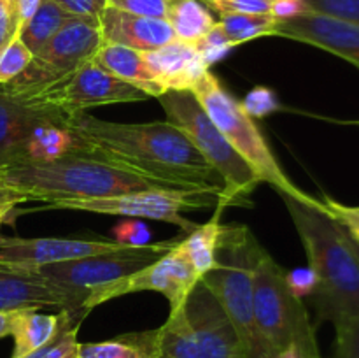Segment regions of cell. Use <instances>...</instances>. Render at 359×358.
<instances>
[{
  "label": "cell",
  "mask_w": 359,
  "mask_h": 358,
  "mask_svg": "<svg viewBox=\"0 0 359 358\" xmlns=\"http://www.w3.org/2000/svg\"><path fill=\"white\" fill-rule=\"evenodd\" d=\"M72 150L140 172L168 188L223 190L212 165L168 121L116 123L88 112L67 116Z\"/></svg>",
  "instance_id": "1"
},
{
  "label": "cell",
  "mask_w": 359,
  "mask_h": 358,
  "mask_svg": "<svg viewBox=\"0 0 359 358\" xmlns=\"http://www.w3.org/2000/svg\"><path fill=\"white\" fill-rule=\"evenodd\" d=\"M304 244L318 286L311 295L319 323L359 316V258L347 232L325 209L280 195Z\"/></svg>",
  "instance_id": "2"
},
{
  "label": "cell",
  "mask_w": 359,
  "mask_h": 358,
  "mask_svg": "<svg viewBox=\"0 0 359 358\" xmlns=\"http://www.w3.org/2000/svg\"><path fill=\"white\" fill-rule=\"evenodd\" d=\"M4 179L27 195L28 202L42 204L56 199H97L135 190L168 188L140 172L77 150L48 160L4 167Z\"/></svg>",
  "instance_id": "3"
},
{
  "label": "cell",
  "mask_w": 359,
  "mask_h": 358,
  "mask_svg": "<svg viewBox=\"0 0 359 358\" xmlns=\"http://www.w3.org/2000/svg\"><path fill=\"white\" fill-rule=\"evenodd\" d=\"M259 242L248 227L221 225L216 263L200 277L233 323L249 358H270L255 321L252 277Z\"/></svg>",
  "instance_id": "4"
},
{
  "label": "cell",
  "mask_w": 359,
  "mask_h": 358,
  "mask_svg": "<svg viewBox=\"0 0 359 358\" xmlns=\"http://www.w3.org/2000/svg\"><path fill=\"white\" fill-rule=\"evenodd\" d=\"M156 358H249L212 291L198 281L156 329Z\"/></svg>",
  "instance_id": "5"
},
{
  "label": "cell",
  "mask_w": 359,
  "mask_h": 358,
  "mask_svg": "<svg viewBox=\"0 0 359 358\" xmlns=\"http://www.w3.org/2000/svg\"><path fill=\"white\" fill-rule=\"evenodd\" d=\"M286 272L265 248H259L252 277V307L259 337L270 358L294 346L304 358H323L316 329L304 300L286 284Z\"/></svg>",
  "instance_id": "6"
},
{
  "label": "cell",
  "mask_w": 359,
  "mask_h": 358,
  "mask_svg": "<svg viewBox=\"0 0 359 358\" xmlns=\"http://www.w3.org/2000/svg\"><path fill=\"white\" fill-rule=\"evenodd\" d=\"M158 100L165 109L167 121L181 130L219 174L223 181V195L216 209L223 211L228 206H251L252 192L262 181L207 116L195 93L188 90H168L160 95Z\"/></svg>",
  "instance_id": "7"
},
{
  "label": "cell",
  "mask_w": 359,
  "mask_h": 358,
  "mask_svg": "<svg viewBox=\"0 0 359 358\" xmlns=\"http://www.w3.org/2000/svg\"><path fill=\"white\" fill-rule=\"evenodd\" d=\"M191 91L198 98L200 105L207 112V116L212 119L214 125L226 137L231 147L256 172L259 181L269 183L270 186L277 190L279 195H287L291 199L307 204V206L325 209L321 199H316V197L302 192L287 178L286 172L280 168L277 158L273 157L263 133L259 132L255 119L244 111L237 98H233L224 90L221 81L210 70L198 81V84Z\"/></svg>",
  "instance_id": "8"
},
{
  "label": "cell",
  "mask_w": 359,
  "mask_h": 358,
  "mask_svg": "<svg viewBox=\"0 0 359 358\" xmlns=\"http://www.w3.org/2000/svg\"><path fill=\"white\" fill-rule=\"evenodd\" d=\"M182 239L184 235L142 246L123 244L112 251L41 267L39 272L67 295L70 302V316L83 321L86 318L83 304L91 291L151 265L175 248Z\"/></svg>",
  "instance_id": "9"
},
{
  "label": "cell",
  "mask_w": 359,
  "mask_h": 358,
  "mask_svg": "<svg viewBox=\"0 0 359 358\" xmlns=\"http://www.w3.org/2000/svg\"><path fill=\"white\" fill-rule=\"evenodd\" d=\"M223 190H182V188H146L97 199H56L44 204L42 209L86 211L97 214H114L125 218H147L177 225L184 234L196 227L186 220L184 213L202 211L217 206Z\"/></svg>",
  "instance_id": "10"
},
{
  "label": "cell",
  "mask_w": 359,
  "mask_h": 358,
  "mask_svg": "<svg viewBox=\"0 0 359 358\" xmlns=\"http://www.w3.org/2000/svg\"><path fill=\"white\" fill-rule=\"evenodd\" d=\"M65 119L62 112L23 104L0 88V167L67 153Z\"/></svg>",
  "instance_id": "11"
},
{
  "label": "cell",
  "mask_w": 359,
  "mask_h": 358,
  "mask_svg": "<svg viewBox=\"0 0 359 358\" xmlns=\"http://www.w3.org/2000/svg\"><path fill=\"white\" fill-rule=\"evenodd\" d=\"M104 44L100 21L72 16L32 58L30 65L6 84L9 95H27L48 86L93 60Z\"/></svg>",
  "instance_id": "12"
},
{
  "label": "cell",
  "mask_w": 359,
  "mask_h": 358,
  "mask_svg": "<svg viewBox=\"0 0 359 358\" xmlns=\"http://www.w3.org/2000/svg\"><path fill=\"white\" fill-rule=\"evenodd\" d=\"M11 97L23 104L51 109L65 116L86 112L88 109L100 107V105L126 104V102H140L149 98L139 88L102 69L95 60H90L69 76L41 90L27 95H11Z\"/></svg>",
  "instance_id": "13"
},
{
  "label": "cell",
  "mask_w": 359,
  "mask_h": 358,
  "mask_svg": "<svg viewBox=\"0 0 359 358\" xmlns=\"http://www.w3.org/2000/svg\"><path fill=\"white\" fill-rule=\"evenodd\" d=\"M181 242L151 265L91 291L83 304L84 314L88 316L104 302L137 291H158L165 295L170 304V311L182 305L189 291L200 281V276L181 248Z\"/></svg>",
  "instance_id": "14"
},
{
  "label": "cell",
  "mask_w": 359,
  "mask_h": 358,
  "mask_svg": "<svg viewBox=\"0 0 359 358\" xmlns=\"http://www.w3.org/2000/svg\"><path fill=\"white\" fill-rule=\"evenodd\" d=\"M112 239H60V237H2L0 263L23 269H41L53 263L86 258L98 253L118 249Z\"/></svg>",
  "instance_id": "15"
},
{
  "label": "cell",
  "mask_w": 359,
  "mask_h": 358,
  "mask_svg": "<svg viewBox=\"0 0 359 358\" xmlns=\"http://www.w3.org/2000/svg\"><path fill=\"white\" fill-rule=\"evenodd\" d=\"M272 35L314 46L347 60L359 69V25L316 11H305L300 16L277 21Z\"/></svg>",
  "instance_id": "16"
},
{
  "label": "cell",
  "mask_w": 359,
  "mask_h": 358,
  "mask_svg": "<svg viewBox=\"0 0 359 358\" xmlns=\"http://www.w3.org/2000/svg\"><path fill=\"white\" fill-rule=\"evenodd\" d=\"M58 309L70 311V302L60 288L49 283L39 269L0 263V311Z\"/></svg>",
  "instance_id": "17"
},
{
  "label": "cell",
  "mask_w": 359,
  "mask_h": 358,
  "mask_svg": "<svg viewBox=\"0 0 359 358\" xmlns=\"http://www.w3.org/2000/svg\"><path fill=\"white\" fill-rule=\"evenodd\" d=\"M98 21L104 42L125 46L140 53L153 51L175 39L168 20L161 18L139 16L114 7H105Z\"/></svg>",
  "instance_id": "18"
},
{
  "label": "cell",
  "mask_w": 359,
  "mask_h": 358,
  "mask_svg": "<svg viewBox=\"0 0 359 358\" xmlns=\"http://www.w3.org/2000/svg\"><path fill=\"white\" fill-rule=\"evenodd\" d=\"M147 67L158 83L168 90H188L198 84V81L209 72L203 63L196 44L174 39L168 44L153 51L142 53Z\"/></svg>",
  "instance_id": "19"
},
{
  "label": "cell",
  "mask_w": 359,
  "mask_h": 358,
  "mask_svg": "<svg viewBox=\"0 0 359 358\" xmlns=\"http://www.w3.org/2000/svg\"><path fill=\"white\" fill-rule=\"evenodd\" d=\"M93 60L102 69L114 74L116 77L123 79L125 83L139 88L149 98H158L160 95L165 93V88L153 76V72L149 70L146 60H144V55L140 51L125 48V46L104 42L97 51V55L93 56Z\"/></svg>",
  "instance_id": "20"
},
{
  "label": "cell",
  "mask_w": 359,
  "mask_h": 358,
  "mask_svg": "<svg viewBox=\"0 0 359 358\" xmlns=\"http://www.w3.org/2000/svg\"><path fill=\"white\" fill-rule=\"evenodd\" d=\"M62 323V311L56 314H44L39 309H21L14 312L11 336L14 339V351L11 358H21L30 351L44 346L53 339Z\"/></svg>",
  "instance_id": "21"
},
{
  "label": "cell",
  "mask_w": 359,
  "mask_h": 358,
  "mask_svg": "<svg viewBox=\"0 0 359 358\" xmlns=\"http://www.w3.org/2000/svg\"><path fill=\"white\" fill-rule=\"evenodd\" d=\"M77 358H156V330L123 333L100 343H83Z\"/></svg>",
  "instance_id": "22"
},
{
  "label": "cell",
  "mask_w": 359,
  "mask_h": 358,
  "mask_svg": "<svg viewBox=\"0 0 359 358\" xmlns=\"http://www.w3.org/2000/svg\"><path fill=\"white\" fill-rule=\"evenodd\" d=\"M167 20L175 39L191 44H196L200 39L205 37L217 23L202 0H181L172 4Z\"/></svg>",
  "instance_id": "23"
},
{
  "label": "cell",
  "mask_w": 359,
  "mask_h": 358,
  "mask_svg": "<svg viewBox=\"0 0 359 358\" xmlns=\"http://www.w3.org/2000/svg\"><path fill=\"white\" fill-rule=\"evenodd\" d=\"M219 214L221 209H216L212 220L203 225H196L181 242V248L184 249L186 256L200 277L209 272L216 263V249L219 242L221 225H223L219 221Z\"/></svg>",
  "instance_id": "24"
},
{
  "label": "cell",
  "mask_w": 359,
  "mask_h": 358,
  "mask_svg": "<svg viewBox=\"0 0 359 358\" xmlns=\"http://www.w3.org/2000/svg\"><path fill=\"white\" fill-rule=\"evenodd\" d=\"M70 18L72 16L67 11H63L55 0H41L37 11L20 28L18 37L35 55Z\"/></svg>",
  "instance_id": "25"
},
{
  "label": "cell",
  "mask_w": 359,
  "mask_h": 358,
  "mask_svg": "<svg viewBox=\"0 0 359 358\" xmlns=\"http://www.w3.org/2000/svg\"><path fill=\"white\" fill-rule=\"evenodd\" d=\"M277 20L272 14H228L217 21L223 34L233 46L273 34Z\"/></svg>",
  "instance_id": "26"
},
{
  "label": "cell",
  "mask_w": 359,
  "mask_h": 358,
  "mask_svg": "<svg viewBox=\"0 0 359 358\" xmlns=\"http://www.w3.org/2000/svg\"><path fill=\"white\" fill-rule=\"evenodd\" d=\"M81 323L83 321L70 316V312L62 311V323L53 339L21 358H77L81 344L77 340V332Z\"/></svg>",
  "instance_id": "27"
},
{
  "label": "cell",
  "mask_w": 359,
  "mask_h": 358,
  "mask_svg": "<svg viewBox=\"0 0 359 358\" xmlns=\"http://www.w3.org/2000/svg\"><path fill=\"white\" fill-rule=\"evenodd\" d=\"M32 58L34 53L21 42V39H13L0 53V84L16 79L30 65Z\"/></svg>",
  "instance_id": "28"
},
{
  "label": "cell",
  "mask_w": 359,
  "mask_h": 358,
  "mask_svg": "<svg viewBox=\"0 0 359 358\" xmlns=\"http://www.w3.org/2000/svg\"><path fill=\"white\" fill-rule=\"evenodd\" d=\"M335 326L333 358H359V316L344 319Z\"/></svg>",
  "instance_id": "29"
},
{
  "label": "cell",
  "mask_w": 359,
  "mask_h": 358,
  "mask_svg": "<svg viewBox=\"0 0 359 358\" xmlns=\"http://www.w3.org/2000/svg\"><path fill=\"white\" fill-rule=\"evenodd\" d=\"M321 200L325 206V213L332 220H335L353 241L359 242V206H347V204L326 195Z\"/></svg>",
  "instance_id": "30"
},
{
  "label": "cell",
  "mask_w": 359,
  "mask_h": 358,
  "mask_svg": "<svg viewBox=\"0 0 359 358\" xmlns=\"http://www.w3.org/2000/svg\"><path fill=\"white\" fill-rule=\"evenodd\" d=\"M196 48H198V53L200 56H202L203 63H205L207 67H212L214 63L221 62L235 46L228 41V37L223 34L219 25L216 23V27H214L205 37L200 39V41L196 42Z\"/></svg>",
  "instance_id": "31"
},
{
  "label": "cell",
  "mask_w": 359,
  "mask_h": 358,
  "mask_svg": "<svg viewBox=\"0 0 359 358\" xmlns=\"http://www.w3.org/2000/svg\"><path fill=\"white\" fill-rule=\"evenodd\" d=\"M244 111L255 118H265V116L272 114V112L279 111L280 104L277 100L276 91L270 90L266 86H256L245 95L244 100L241 102Z\"/></svg>",
  "instance_id": "32"
},
{
  "label": "cell",
  "mask_w": 359,
  "mask_h": 358,
  "mask_svg": "<svg viewBox=\"0 0 359 358\" xmlns=\"http://www.w3.org/2000/svg\"><path fill=\"white\" fill-rule=\"evenodd\" d=\"M309 11L359 25V0H304Z\"/></svg>",
  "instance_id": "33"
},
{
  "label": "cell",
  "mask_w": 359,
  "mask_h": 358,
  "mask_svg": "<svg viewBox=\"0 0 359 358\" xmlns=\"http://www.w3.org/2000/svg\"><path fill=\"white\" fill-rule=\"evenodd\" d=\"M170 6V0H107V7H114L130 14H139V16L161 18V20L168 18Z\"/></svg>",
  "instance_id": "34"
},
{
  "label": "cell",
  "mask_w": 359,
  "mask_h": 358,
  "mask_svg": "<svg viewBox=\"0 0 359 358\" xmlns=\"http://www.w3.org/2000/svg\"><path fill=\"white\" fill-rule=\"evenodd\" d=\"M219 16L228 14H269L272 0H202Z\"/></svg>",
  "instance_id": "35"
},
{
  "label": "cell",
  "mask_w": 359,
  "mask_h": 358,
  "mask_svg": "<svg viewBox=\"0 0 359 358\" xmlns=\"http://www.w3.org/2000/svg\"><path fill=\"white\" fill-rule=\"evenodd\" d=\"M21 21L18 0H0V53L20 35Z\"/></svg>",
  "instance_id": "36"
},
{
  "label": "cell",
  "mask_w": 359,
  "mask_h": 358,
  "mask_svg": "<svg viewBox=\"0 0 359 358\" xmlns=\"http://www.w3.org/2000/svg\"><path fill=\"white\" fill-rule=\"evenodd\" d=\"M112 234H114V241L119 242V244L142 246V244H147V242H151V232L142 221H135V220L121 221L118 227H114Z\"/></svg>",
  "instance_id": "37"
},
{
  "label": "cell",
  "mask_w": 359,
  "mask_h": 358,
  "mask_svg": "<svg viewBox=\"0 0 359 358\" xmlns=\"http://www.w3.org/2000/svg\"><path fill=\"white\" fill-rule=\"evenodd\" d=\"M286 284L291 293L297 298L304 300L305 297H311L318 286V279L312 269H294L291 272H286Z\"/></svg>",
  "instance_id": "38"
},
{
  "label": "cell",
  "mask_w": 359,
  "mask_h": 358,
  "mask_svg": "<svg viewBox=\"0 0 359 358\" xmlns=\"http://www.w3.org/2000/svg\"><path fill=\"white\" fill-rule=\"evenodd\" d=\"M63 11L76 18L98 20L107 7V0H55Z\"/></svg>",
  "instance_id": "39"
},
{
  "label": "cell",
  "mask_w": 359,
  "mask_h": 358,
  "mask_svg": "<svg viewBox=\"0 0 359 358\" xmlns=\"http://www.w3.org/2000/svg\"><path fill=\"white\" fill-rule=\"evenodd\" d=\"M27 202H28L27 195L18 192V190L13 188V186L0 190V241H2L4 237L2 235L4 225L9 223V220H13L14 213L18 211V206Z\"/></svg>",
  "instance_id": "40"
},
{
  "label": "cell",
  "mask_w": 359,
  "mask_h": 358,
  "mask_svg": "<svg viewBox=\"0 0 359 358\" xmlns=\"http://www.w3.org/2000/svg\"><path fill=\"white\" fill-rule=\"evenodd\" d=\"M307 9L304 0H272L270 4V14L276 18L277 21L290 20V18L300 16Z\"/></svg>",
  "instance_id": "41"
},
{
  "label": "cell",
  "mask_w": 359,
  "mask_h": 358,
  "mask_svg": "<svg viewBox=\"0 0 359 358\" xmlns=\"http://www.w3.org/2000/svg\"><path fill=\"white\" fill-rule=\"evenodd\" d=\"M39 4L41 0H18V9H20V21H21V27L27 23L28 20L32 18V14L37 11Z\"/></svg>",
  "instance_id": "42"
},
{
  "label": "cell",
  "mask_w": 359,
  "mask_h": 358,
  "mask_svg": "<svg viewBox=\"0 0 359 358\" xmlns=\"http://www.w3.org/2000/svg\"><path fill=\"white\" fill-rule=\"evenodd\" d=\"M16 311H0V339L11 336V326Z\"/></svg>",
  "instance_id": "43"
},
{
  "label": "cell",
  "mask_w": 359,
  "mask_h": 358,
  "mask_svg": "<svg viewBox=\"0 0 359 358\" xmlns=\"http://www.w3.org/2000/svg\"><path fill=\"white\" fill-rule=\"evenodd\" d=\"M4 188H9V185H7L6 179H4V167H0V190Z\"/></svg>",
  "instance_id": "44"
},
{
  "label": "cell",
  "mask_w": 359,
  "mask_h": 358,
  "mask_svg": "<svg viewBox=\"0 0 359 358\" xmlns=\"http://www.w3.org/2000/svg\"><path fill=\"white\" fill-rule=\"evenodd\" d=\"M351 242H353V248H354V251H356V255H358V258H359V242L353 241V239H351Z\"/></svg>",
  "instance_id": "45"
},
{
  "label": "cell",
  "mask_w": 359,
  "mask_h": 358,
  "mask_svg": "<svg viewBox=\"0 0 359 358\" xmlns=\"http://www.w3.org/2000/svg\"><path fill=\"white\" fill-rule=\"evenodd\" d=\"M170 2H172V4H175V2H181V0H170Z\"/></svg>",
  "instance_id": "46"
},
{
  "label": "cell",
  "mask_w": 359,
  "mask_h": 358,
  "mask_svg": "<svg viewBox=\"0 0 359 358\" xmlns=\"http://www.w3.org/2000/svg\"><path fill=\"white\" fill-rule=\"evenodd\" d=\"M356 123H358V125H359V121H356Z\"/></svg>",
  "instance_id": "47"
}]
</instances>
